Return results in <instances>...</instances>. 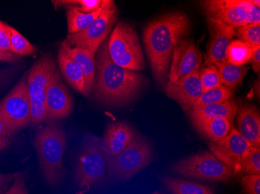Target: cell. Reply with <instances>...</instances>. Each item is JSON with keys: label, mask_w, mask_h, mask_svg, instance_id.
Masks as SVG:
<instances>
[{"label": "cell", "mask_w": 260, "mask_h": 194, "mask_svg": "<svg viewBox=\"0 0 260 194\" xmlns=\"http://www.w3.org/2000/svg\"><path fill=\"white\" fill-rule=\"evenodd\" d=\"M253 50V48L239 39L232 41L228 47L226 60L232 65L243 66L250 62Z\"/></svg>", "instance_id": "d4e9b609"}, {"label": "cell", "mask_w": 260, "mask_h": 194, "mask_svg": "<svg viewBox=\"0 0 260 194\" xmlns=\"http://www.w3.org/2000/svg\"><path fill=\"white\" fill-rule=\"evenodd\" d=\"M19 59H20V57L13 53V52L0 51V62L14 63V62L18 61Z\"/></svg>", "instance_id": "f35d334b"}, {"label": "cell", "mask_w": 260, "mask_h": 194, "mask_svg": "<svg viewBox=\"0 0 260 194\" xmlns=\"http://www.w3.org/2000/svg\"><path fill=\"white\" fill-rule=\"evenodd\" d=\"M153 157L150 143L141 135H137L134 141L109 163V176L117 180L130 179L145 169Z\"/></svg>", "instance_id": "ba28073f"}, {"label": "cell", "mask_w": 260, "mask_h": 194, "mask_svg": "<svg viewBox=\"0 0 260 194\" xmlns=\"http://www.w3.org/2000/svg\"><path fill=\"white\" fill-rule=\"evenodd\" d=\"M240 172L247 175L260 174V148L251 146L242 156Z\"/></svg>", "instance_id": "f1b7e54d"}, {"label": "cell", "mask_w": 260, "mask_h": 194, "mask_svg": "<svg viewBox=\"0 0 260 194\" xmlns=\"http://www.w3.org/2000/svg\"><path fill=\"white\" fill-rule=\"evenodd\" d=\"M200 79L204 91L221 86V80L217 67L214 65H207L200 72Z\"/></svg>", "instance_id": "f546056e"}, {"label": "cell", "mask_w": 260, "mask_h": 194, "mask_svg": "<svg viewBox=\"0 0 260 194\" xmlns=\"http://www.w3.org/2000/svg\"><path fill=\"white\" fill-rule=\"evenodd\" d=\"M239 40L251 48L260 46V24H248L238 29Z\"/></svg>", "instance_id": "4dcf8cb0"}, {"label": "cell", "mask_w": 260, "mask_h": 194, "mask_svg": "<svg viewBox=\"0 0 260 194\" xmlns=\"http://www.w3.org/2000/svg\"><path fill=\"white\" fill-rule=\"evenodd\" d=\"M102 10L103 4L99 10L88 14L83 13L77 7L74 6L66 7L68 23V34H73L85 30L101 15Z\"/></svg>", "instance_id": "44dd1931"}, {"label": "cell", "mask_w": 260, "mask_h": 194, "mask_svg": "<svg viewBox=\"0 0 260 194\" xmlns=\"http://www.w3.org/2000/svg\"><path fill=\"white\" fill-rule=\"evenodd\" d=\"M20 173H0V194L7 192L10 183L16 179Z\"/></svg>", "instance_id": "8d00e7d4"}, {"label": "cell", "mask_w": 260, "mask_h": 194, "mask_svg": "<svg viewBox=\"0 0 260 194\" xmlns=\"http://www.w3.org/2000/svg\"><path fill=\"white\" fill-rule=\"evenodd\" d=\"M152 194H160V193H159L158 192H153V193H152Z\"/></svg>", "instance_id": "b9f144b4"}, {"label": "cell", "mask_w": 260, "mask_h": 194, "mask_svg": "<svg viewBox=\"0 0 260 194\" xmlns=\"http://www.w3.org/2000/svg\"><path fill=\"white\" fill-rule=\"evenodd\" d=\"M3 24H4V23H3V22L0 21V27H2Z\"/></svg>", "instance_id": "60d3db41"}, {"label": "cell", "mask_w": 260, "mask_h": 194, "mask_svg": "<svg viewBox=\"0 0 260 194\" xmlns=\"http://www.w3.org/2000/svg\"><path fill=\"white\" fill-rule=\"evenodd\" d=\"M58 62L62 75L69 84L79 93L86 95L84 74L78 65L61 48L58 52Z\"/></svg>", "instance_id": "ffe728a7"}, {"label": "cell", "mask_w": 260, "mask_h": 194, "mask_svg": "<svg viewBox=\"0 0 260 194\" xmlns=\"http://www.w3.org/2000/svg\"><path fill=\"white\" fill-rule=\"evenodd\" d=\"M61 49L78 65L85 80L86 95L93 88L95 80L96 63L94 55L80 48H71L62 43Z\"/></svg>", "instance_id": "d6986e66"}, {"label": "cell", "mask_w": 260, "mask_h": 194, "mask_svg": "<svg viewBox=\"0 0 260 194\" xmlns=\"http://www.w3.org/2000/svg\"><path fill=\"white\" fill-rule=\"evenodd\" d=\"M109 173V161L102 138L87 134L78 156L74 179L79 187L96 186L103 182Z\"/></svg>", "instance_id": "277c9868"}, {"label": "cell", "mask_w": 260, "mask_h": 194, "mask_svg": "<svg viewBox=\"0 0 260 194\" xmlns=\"http://www.w3.org/2000/svg\"><path fill=\"white\" fill-rule=\"evenodd\" d=\"M12 69L1 70L0 71V86L4 84L11 76Z\"/></svg>", "instance_id": "ab89813d"}, {"label": "cell", "mask_w": 260, "mask_h": 194, "mask_svg": "<svg viewBox=\"0 0 260 194\" xmlns=\"http://www.w3.org/2000/svg\"><path fill=\"white\" fill-rule=\"evenodd\" d=\"M11 133L7 127L2 113H0V151L8 146Z\"/></svg>", "instance_id": "836d02e7"}, {"label": "cell", "mask_w": 260, "mask_h": 194, "mask_svg": "<svg viewBox=\"0 0 260 194\" xmlns=\"http://www.w3.org/2000/svg\"><path fill=\"white\" fill-rule=\"evenodd\" d=\"M137 135L135 130L125 122L110 124L105 133V136L120 141L125 145L132 142Z\"/></svg>", "instance_id": "83f0119b"}, {"label": "cell", "mask_w": 260, "mask_h": 194, "mask_svg": "<svg viewBox=\"0 0 260 194\" xmlns=\"http://www.w3.org/2000/svg\"><path fill=\"white\" fill-rule=\"evenodd\" d=\"M214 65L218 70L222 84L231 90L236 88L242 83L248 70L245 67L232 65L227 60Z\"/></svg>", "instance_id": "cb8c5ba5"}, {"label": "cell", "mask_w": 260, "mask_h": 194, "mask_svg": "<svg viewBox=\"0 0 260 194\" xmlns=\"http://www.w3.org/2000/svg\"><path fill=\"white\" fill-rule=\"evenodd\" d=\"M56 72V67L52 57L45 55L33 65L27 75L30 116L33 125H38L48 120L45 92Z\"/></svg>", "instance_id": "52a82bcc"}, {"label": "cell", "mask_w": 260, "mask_h": 194, "mask_svg": "<svg viewBox=\"0 0 260 194\" xmlns=\"http://www.w3.org/2000/svg\"><path fill=\"white\" fill-rule=\"evenodd\" d=\"M108 50L112 62L119 66L135 71L145 67L138 35L128 23H117L108 42Z\"/></svg>", "instance_id": "5b68a950"}, {"label": "cell", "mask_w": 260, "mask_h": 194, "mask_svg": "<svg viewBox=\"0 0 260 194\" xmlns=\"http://www.w3.org/2000/svg\"><path fill=\"white\" fill-rule=\"evenodd\" d=\"M165 89L168 96L178 102L185 110H191L204 92L199 71L176 81L168 82Z\"/></svg>", "instance_id": "9a60e30c"}, {"label": "cell", "mask_w": 260, "mask_h": 194, "mask_svg": "<svg viewBox=\"0 0 260 194\" xmlns=\"http://www.w3.org/2000/svg\"><path fill=\"white\" fill-rule=\"evenodd\" d=\"M116 20L117 7L113 1L104 0L101 15L85 30L67 35L63 44L71 48H83L95 55Z\"/></svg>", "instance_id": "30bf717a"}, {"label": "cell", "mask_w": 260, "mask_h": 194, "mask_svg": "<svg viewBox=\"0 0 260 194\" xmlns=\"http://www.w3.org/2000/svg\"><path fill=\"white\" fill-rule=\"evenodd\" d=\"M241 183L246 194H260V175L242 176Z\"/></svg>", "instance_id": "d6a6232c"}, {"label": "cell", "mask_w": 260, "mask_h": 194, "mask_svg": "<svg viewBox=\"0 0 260 194\" xmlns=\"http://www.w3.org/2000/svg\"><path fill=\"white\" fill-rule=\"evenodd\" d=\"M55 8L58 6H77V8L83 13H93L102 7L103 0H63V1H52Z\"/></svg>", "instance_id": "1f68e13d"}, {"label": "cell", "mask_w": 260, "mask_h": 194, "mask_svg": "<svg viewBox=\"0 0 260 194\" xmlns=\"http://www.w3.org/2000/svg\"><path fill=\"white\" fill-rule=\"evenodd\" d=\"M45 106L48 120L67 118L72 110V97L58 71L45 92Z\"/></svg>", "instance_id": "2e32d148"}, {"label": "cell", "mask_w": 260, "mask_h": 194, "mask_svg": "<svg viewBox=\"0 0 260 194\" xmlns=\"http://www.w3.org/2000/svg\"><path fill=\"white\" fill-rule=\"evenodd\" d=\"M145 84V79L137 71L126 69L112 62L104 42L96 61L94 95L105 106L120 107L132 103Z\"/></svg>", "instance_id": "6da1fadb"}, {"label": "cell", "mask_w": 260, "mask_h": 194, "mask_svg": "<svg viewBox=\"0 0 260 194\" xmlns=\"http://www.w3.org/2000/svg\"><path fill=\"white\" fill-rule=\"evenodd\" d=\"M10 37V52L20 56H27L36 52L35 46L14 27L6 25Z\"/></svg>", "instance_id": "4316f807"}, {"label": "cell", "mask_w": 260, "mask_h": 194, "mask_svg": "<svg viewBox=\"0 0 260 194\" xmlns=\"http://www.w3.org/2000/svg\"><path fill=\"white\" fill-rule=\"evenodd\" d=\"M210 42L206 55L205 65H216L226 60L229 44L235 35V28L223 22L207 17Z\"/></svg>", "instance_id": "5bb4252c"}, {"label": "cell", "mask_w": 260, "mask_h": 194, "mask_svg": "<svg viewBox=\"0 0 260 194\" xmlns=\"http://www.w3.org/2000/svg\"><path fill=\"white\" fill-rule=\"evenodd\" d=\"M164 184L172 194H214L210 186L176 178H165Z\"/></svg>", "instance_id": "603a6c76"}, {"label": "cell", "mask_w": 260, "mask_h": 194, "mask_svg": "<svg viewBox=\"0 0 260 194\" xmlns=\"http://www.w3.org/2000/svg\"><path fill=\"white\" fill-rule=\"evenodd\" d=\"M33 143L45 179L49 184L55 186L64 175L67 138L63 128L52 121L38 131Z\"/></svg>", "instance_id": "3957f363"}, {"label": "cell", "mask_w": 260, "mask_h": 194, "mask_svg": "<svg viewBox=\"0 0 260 194\" xmlns=\"http://www.w3.org/2000/svg\"><path fill=\"white\" fill-rule=\"evenodd\" d=\"M190 28L189 19L183 13L174 12L150 22L144 31L146 52L153 75L165 81L177 45Z\"/></svg>", "instance_id": "7a4b0ae2"}, {"label": "cell", "mask_w": 260, "mask_h": 194, "mask_svg": "<svg viewBox=\"0 0 260 194\" xmlns=\"http://www.w3.org/2000/svg\"><path fill=\"white\" fill-rule=\"evenodd\" d=\"M4 194H28L24 178L21 173H19L18 176L14 179V184Z\"/></svg>", "instance_id": "e575fe53"}, {"label": "cell", "mask_w": 260, "mask_h": 194, "mask_svg": "<svg viewBox=\"0 0 260 194\" xmlns=\"http://www.w3.org/2000/svg\"><path fill=\"white\" fill-rule=\"evenodd\" d=\"M232 123L224 118H214L204 121L195 127L196 129L211 141H218L229 135Z\"/></svg>", "instance_id": "7402d4cb"}, {"label": "cell", "mask_w": 260, "mask_h": 194, "mask_svg": "<svg viewBox=\"0 0 260 194\" xmlns=\"http://www.w3.org/2000/svg\"><path fill=\"white\" fill-rule=\"evenodd\" d=\"M201 62L202 55L194 42L189 39L181 40L172 55L169 81H176L194 71H199Z\"/></svg>", "instance_id": "4fadbf2b"}, {"label": "cell", "mask_w": 260, "mask_h": 194, "mask_svg": "<svg viewBox=\"0 0 260 194\" xmlns=\"http://www.w3.org/2000/svg\"><path fill=\"white\" fill-rule=\"evenodd\" d=\"M27 75H24L0 103V113L12 135L31 123Z\"/></svg>", "instance_id": "8fae6325"}, {"label": "cell", "mask_w": 260, "mask_h": 194, "mask_svg": "<svg viewBox=\"0 0 260 194\" xmlns=\"http://www.w3.org/2000/svg\"><path fill=\"white\" fill-rule=\"evenodd\" d=\"M172 170L185 177L211 182H227L235 175L231 168L209 151L185 158L175 163Z\"/></svg>", "instance_id": "9c48e42d"}, {"label": "cell", "mask_w": 260, "mask_h": 194, "mask_svg": "<svg viewBox=\"0 0 260 194\" xmlns=\"http://www.w3.org/2000/svg\"><path fill=\"white\" fill-rule=\"evenodd\" d=\"M237 111V103L230 100L221 103L192 107L190 110V118L194 127L214 118H224L232 123Z\"/></svg>", "instance_id": "ac0fdd59"}, {"label": "cell", "mask_w": 260, "mask_h": 194, "mask_svg": "<svg viewBox=\"0 0 260 194\" xmlns=\"http://www.w3.org/2000/svg\"><path fill=\"white\" fill-rule=\"evenodd\" d=\"M201 5L207 17L217 19L234 28L260 24L258 0H207Z\"/></svg>", "instance_id": "8992f818"}, {"label": "cell", "mask_w": 260, "mask_h": 194, "mask_svg": "<svg viewBox=\"0 0 260 194\" xmlns=\"http://www.w3.org/2000/svg\"><path fill=\"white\" fill-rule=\"evenodd\" d=\"M238 128L241 135L252 146L260 148V116L255 106H241L238 112Z\"/></svg>", "instance_id": "e0dca14e"}, {"label": "cell", "mask_w": 260, "mask_h": 194, "mask_svg": "<svg viewBox=\"0 0 260 194\" xmlns=\"http://www.w3.org/2000/svg\"><path fill=\"white\" fill-rule=\"evenodd\" d=\"M251 146L233 126L226 138L218 141H211L209 144L212 154L231 168L235 174L240 173L242 156Z\"/></svg>", "instance_id": "7c38bea8"}, {"label": "cell", "mask_w": 260, "mask_h": 194, "mask_svg": "<svg viewBox=\"0 0 260 194\" xmlns=\"http://www.w3.org/2000/svg\"><path fill=\"white\" fill-rule=\"evenodd\" d=\"M4 23L2 27H0V51L2 52H10V37L8 30Z\"/></svg>", "instance_id": "d590c367"}, {"label": "cell", "mask_w": 260, "mask_h": 194, "mask_svg": "<svg viewBox=\"0 0 260 194\" xmlns=\"http://www.w3.org/2000/svg\"><path fill=\"white\" fill-rule=\"evenodd\" d=\"M232 95H233L232 90L221 85L216 88L205 90L192 107H200V106H207V105L216 104V103L229 101L232 98Z\"/></svg>", "instance_id": "484cf974"}, {"label": "cell", "mask_w": 260, "mask_h": 194, "mask_svg": "<svg viewBox=\"0 0 260 194\" xmlns=\"http://www.w3.org/2000/svg\"><path fill=\"white\" fill-rule=\"evenodd\" d=\"M252 68L256 73H259L260 70V46L254 48L253 53L250 59Z\"/></svg>", "instance_id": "74e56055"}]
</instances>
